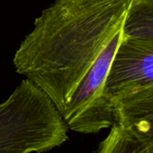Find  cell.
I'll use <instances>...</instances> for the list:
<instances>
[{"label":"cell","mask_w":153,"mask_h":153,"mask_svg":"<svg viewBox=\"0 0 153 153\" xmlns=\"http://www.w3.org/2000/svg\"><path fill=\"white\" fill-rule=\"evenodd\" d=\"M68 127L51 99L23 80L0 103V153H41L68 140Z\"/></svg>","instance_id":"2"},{"label":"cell","mask_w":153,"mask_h":153,"mask_svg":"<svg viewBox=\"0 0 153 153\" xmlns=\"http://www.w3.org/2000/svg\"><path fill=\"white\" fill-rule=\"evenodd\" d=\"M94 153H145V150L124 128L114 123Z\"/></svg>","instance_id":"6"},{"label":"cell","mask_w":153,"mask_h":153,"mask_svg":"<svg viewBox=\"0 0 153 153\" xmlns=\"http://www.w3.org/2000/svg\"><path fill=\"white\" fill-rule=\"evenodd\" d=\"M123 33L124 37L153 39V0H133Z\"/></svg>","instance_id":"5"},{"label":"cell","mask_w":153,"mask_h":153,"mask_svg":"<svg viewBox=\"0 0 153 153\" xmlns=\"http://www.w3.org/2000/svg\"><path fill=\"white\" fill-rule=\"evenodd\" d=\"M115 123L124 128L144 149L153 153V83L112 99Z\"/></svg>","instance_id":"4"},{"label":"cell","mask_w":153,"mask_h":153,"mask_svg":"<svg viewBox=\"0 0 153 153\" xmlns=\"http://www.w3.org/2000/svg\"><path fill=\"white\" fill-rule=\"evenodd\" d=\"M133 0H55L16 51V71L36 85L60 114L123 24Z\"/></svg>","instance_id":"1"},{"label":"cell","mask_w":153,"mask_h":153,"mask_svg":"<svg viewBox=\"0 0 153 153\" xmlns=\"http://www.w3.org/2000/svg\"><path fill=\"white\" fill-rule=\"evenodd\" d=\"M153 83V39L123 37L105 84V96L112 99Z\"/></svg>","instance_id":"3"}]
</instances>
